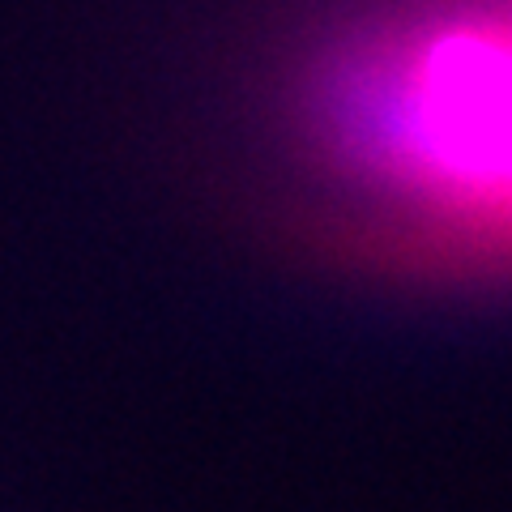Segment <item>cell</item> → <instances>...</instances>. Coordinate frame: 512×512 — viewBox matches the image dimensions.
<instances>
[{"label":"cell","instance_id":"1","mask_svg":"<svg viewBox=\"0 0 512 512\" xmlns=\"http://www.w3.org/2000/svg\"><path fill=\"white\" fill-rule=\"evenodd\" d=\"M316 133L406 231L512 252V0H431L338 47Z\"/></svg>","mask_w":512,"mask_h":512}]
</instances>
